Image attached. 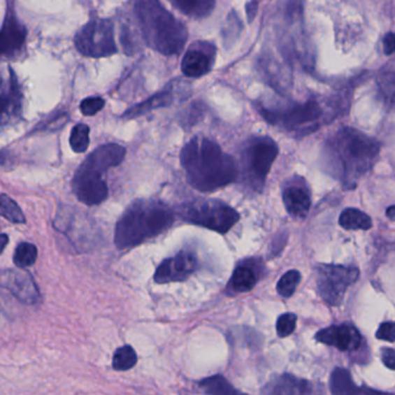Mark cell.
Wrapping results in <instances>:
<instances>
[{
  "label": "cell",
  "instance_id": "32",
  "mask_svg": "<svg viewBox=\"0 0 395 395\" xmlns=\"http://www.w3.org/2000/svg\"><path fill=\"white\" fill-rule=\"evenodd\" d=\"M297 326V315L294 313H285L277 320V334L280 338H287L294 333Z\"/></svg>",
  "mask_w": 395,
  "mask_h": 395
},
{
  "label": "cell",
  "instance_id": "9",
  "mask_svg": "<svg viewBox=\"0 0 395 395\" xmlns=\"http://www.w3.org/2000/svg\"><path fill=\"white\" fill-rule=\"evenodd\" d=\"M261 115L271 124L278 125L287 130H301L313 124L322 115L320 105L308 101L284 109L260 108Z\"/></svg>",
  "mask_w": 395,
  "mask_h": 395
},
{
  "label": "cell",
  "instance_id": "3",
  "mask_svg": "<svg viewBox=\"0 0 395 395\" xmlns=\"http://www.w3.org/2000/svg\"><path fill=\"white\" fill-rule=\"evenodd\" d=\"M174 213L157 199H138L125 210L116 224L115 243L120 250L138 246L168 230Z\"/></svg>",
  "mask_w": 395,
  "mask_h": 395
},
{
  "label": "cell",
  "instance_id": "17",
  "mask_svg": "<svg viewBox=\"0 0 395 395\" xmlns=\"http://www.w3.org/2000/svg\"><path fill=\"white\" fill-rule=\"evenodd\" d=\"M284 206L291 217L303 220L311 209V193L304 179L296 178L287 182L282 193Z\"/></svg>",
  "mask_w": 395,
  "mask_h": 395
},
{
  "label": "cell",
  "instance_id": "27",
  "mask_svg": "<svg viewBox=\"0 0 395 395\" xmlns=\"http://www.w3.org/2000/svg\"><path fill=\"white\" fill-rule=\"evenodd\" d=\"M38 260V248L29 243H21L14 252V264L19 269L31 267Z\"/></svg>",
  "mask_w": 395,
  "mask_h": 395
},
{
  "label": "cell",
  "instance_id": "4",
  "mask_svg": "<svg viewBox=\"0 0 395 395\" xmlns=\"http://www.w3.org/2000/svg\"><path fill=\"white\" fill-rule=\"evenodd\" d=\"M136 15L145 43L165 56L179 55L187 42L186 26L156 0H141Z\"/></svg>",
  "mask_w": 395,
  "mask_h": 395
},
{
  "label": "cell",
  "instance_id": "39",
  "mask_svg": "<svg viewBox=\"0 0 395 395\" xmlns=\"http://www.w3.org/2000/svg\"><path fill=\"white\" fill-rule=\"evenodd\" d=\"M257 7H259V3H257V1H250V3H246V13L250 22H252L254 20V17L257 15Z\"/></svg>",
  "mask_w": 395,
  "mask_h": 395
},
{
  "label": "cell",
  "instance_id": "21",
  "mask_svg": "<svg viewBox=\"0 0 395 395\" xmlns=\"http://www.w3.org/2000/svg\"><path fill=\"white\" fill-rule=\"evenodd\" d=\"M331 392L333 395H393L378 392L368 387H357L352 375L345 368H335L331 375Z\"/></svg>",
  "mask_w": 395,
  "mask_h": 395
},
{
  "label": "cell",
  "instance_id": "38",
  "mask_svg": "<svg viewBox=\"0 0 395 395\" xmlns=\"http://www.w3.org/2000/svg\"><path fill=\"white\" fill-rule=\"evenodd\" d=\"M384 50L386 55H392L394 52V34L392 31L384 38Z\"/></svg>",
  "mask_w": 395,
  "mask_h": 395
},
{
  "label": "cell",
  "instance_id": "29",
  "mask_svg": "<svg viewBox=\"0 0 395 395\" xmlns=\"http://www.w3.org/2000/svg\"><path fill=\"white\" fill-rule=\"evenodd\" d=\"M137 363V354L130 345H124L116 350L113 357V368L116 371H127L135 366Z\"/></svg>",
  "mask_w": 395,
  "mask_h": 395
},
{
  "label": "cell",
  "instance_id": "2",
  "mask_svg": "<svg viewBox=\"0 0 395 395\" xmlns=\"http://www.w3.org/2000/svg\"><path fill=\"white\" fill-rule=\"evenodd\" d=\"M180 160L190 186L211 193L236 182L239 176L238 164L224 152L216 142L195 137L183 146Z\"/></svg>",
  "mask_w": 395,
  "mask_h": 395
},
{
  "label": "cell",
  "instance_id": "10",
  "mask_svg": "<svg viewBox=\"0 0 395 395\" xmlns=\"http://www.w3.org/2000/svg\"><path fill=\"white\" fill-rule=\"evenodd\" d=\"M54 227L58 232L64 234L77 247L86 248L94 245L96 231L93 222L84 215L76 213L75 210L65 206L58 211Z\"/></svg>",
  "mask_w": 395,
  "mask_h": 395
},
{
  "label": "cell",
  "instance_id": "34",
  "mask_svg": "<svg viewBox=\"0 0 395 395\" xmlns=\"http://www.w3.org/2000/svg\"><path fill=\"white\" fill-rule=\"evenodd\" d=\"M380 91L385 95L386 101L389 100L392 105L394 100V71L393 68H389V72L386 70V73H382V79L380 81Z\"/></svg>",
  "mask_w": 395,
  "mask_h": 395
},
{
  "label": "cell",
  "instance_id": "7",
  "mask_svg": "<svg viewBox=\"0 0 395 395\" xmlns=\"http://www.w3.org/2000/svg\"><path fill=\"white\" fill-rule=\"evenodd\" d=\"M77 50L86 57H108L117 52L114 24L108 19H93L76 34Z\"/></svg>",
  "mask_w": 395,
  "mask_h": 395
},
{
  "label": "cell",
  "instance_id": "33",
  "mask_svg": "<svg viewBox=\"0 0 395 395\" xmlns=\"http://www.w3.org/2000/svg\"><path fill=\"white\" fill-rule=\"evenodd\" d=\"M105 107V100L100 96H91L85 99L80 103V110L82 115L93 116L98 114Z\"/></svg>",
  "mask_w": 395,
  "mask_h": 395
},
{
  "label": "cell",
  "instance_id": "40",
  "mask_svg": "<svg viewBox=\"0 0 395 395\" xmlns=\"http://www.w3.org/2000/svg\"><path fill=\"white\" fill-rule=\"evenodd\" d=\"M7 243H8V237L6 234H1L0 236V254L3 253V250L6 248Z\"/></svg>",
  "mask_w": 395,
  "mask_h": 395
},
{
  "label": "cell",
  "instance_id": "25",
  "mask_svg": "<svg viewBox=\"0 0 395 395\" xmlns=\"http://www.w3.org/2000/svg\"><path fill=\"white\" fill-rule=\"evenodd\" d=\"M257 282V271L246 264L236 268L230 280V287L234 292L243 294L252 290Z\"/></svg>",
  "mask_w": 395,
  "mask_h": 395
},
{
  "label": "cell",
  "instance_id": "42",
  "mask_svg": "<svg viewBox=\"0 0 395 395\" xmlns=\"http://www.w3.org/2000/svg\"><path fill=\"white\" fill-rule=\"evenodd\" d=\"M386 215L389 216V220H394V206H389V210H387V213H386Z\"/></svg>",
  "mask_w": 395,
  "mask_h": 395
},
{
  "label": "cell",
  "instance_id": "19",
  "mask_svg": "<svg viewBox=\"0 0 395 395\" xmlns=\"http://www.w3.org/2000/svg\"><path fill=\"white\" fill-rule=\"evenodd\" d=\"M317 342L331 345L341 352L355 350L361 343V334L350 324H340L317 331L315 335Z\"/></svg>",
  "mask_w": 395,
  "mask_h": 395
},
{
  "label": "cell",
  "instance_id": "14",
  "mask_svg": "<svg viewBox=\"0 0 395 395\" xmlns=\"http://www.w3.org/2000/svg\"><path fill=\"white\" fill-rule=\"evenodd\" d=\"M125 155L127 150L115 143L99 146L98 149L93 151L81 164L76 173L101 178L102 174L108 169L119 166L124 160Z\"/></svg>",
  "mask_w": 395,
  "mask_h": 395
},
{
  "label": "cell",
  "instance_id": "12",
  "mask_svg": "<svg viewBox=\"0 0 395 395\" xmlns=\"http://www.w3.org/2000/svg\"><path fill=\"white\" fill-rule=\"evenodd\" d=\"M27 38V28L17 19L13 8L8 7L3 27L0 29V62L20 56Z\"/></svg>",
  "mask_w": 395,
  "mask_h": 395
},
{
  "label": "cell",
  "instance_id": "6",
  "mask_svg": "<svg viewBox=\"0 0 395 395\" xmlns=\"http://www.w3.org/2000/svg\"><path fill=\"white\" fill-rule=\"evenodd\" d=\"M180 216L183 220L216 231L218 234H227L239 222V213L217 199H195L181 206Z\"/></svg>",
  "mask_w": 395,
  "mask_h": 395
},
{
  "label": "cell",
  "instance_id": "20",
  "mask_svg": "<svg viewBox=\"0 0 395 395\" xmlns=\"http://www.w3.org/2000/svg\"><path fill=\"white\" fill-rule=\"evenodd\" d=\"M176 92H178V89H176L175 82H171L164 91L159 92V93L152 95L151 98L148 99L142 103L129 108L122 115V117L127 120L136 119V117H139V116L145 115L148 113L152 112L155 109L168 107V106L174 103L176 94H178Z\"/></svg>",
  "mask_w": 395,
  "mask_h": 395
},
{
  "label": "cell",
  "instance_id": "15",
  "mask_svg": "<svg viewBox=\"0 0 395 395\" xmlns=\"http://www.w3.org/2000/svg\"><path fill=\"white\" fill-rule=\"evenodd\" d=\"M196 267V257L193 254L180 252L175 257L162 261L155 274V280L158 284L182 282L193 274Z\"/></svg>",
  "mask_w": 395,
  "mask_h": 395
},
{
  "label": "cell",
  "instance_id": "11",
  "mask_svg": "<svg viewBox=\"0 0 395 395\" xmlns=\"http://www.w3.org/2000/svg\"><path fill=\"white\" fill-rule=\"evenodd\" d=\"M22 114V93L17 76L8 69L6 76L0 75V128L17 123Z\"/></svg>",
  "mask_w": 395,
  "mask_h": 395
},
{
  "label": "cell",
  "instance_id": "24",
  "mask_svg": "<svg viewBox=\"0 0 395 395\" xmlns=\"http://www.w3.org/2000/svg\"><path fill=\"white\" fill-rule=\"evenodd\" d=\"M338 224L345 230L349 231H368L372 227L371 217L355 208H348L343 210L341 216L338 218Z\"/></svg>",
  "mask_w": 395,
  "mask_h": 395
},
{
  "label": "cell",
  "instance_id": "37",
  "mask_svg": "<svg viewBox=\"0 0 395 395\" xmlns=\"http://www.w3.org/2000/svg\"><path fill=\"white\" fill-rule=\"evenodd\" d=\"M382 358L384 364L391 370H394L395 366V352L392 348H384L382 352Z\"/></svg>",
  "mask_w": 395,
  "mask_h": 395
},
{
  "label": "cell",
  "instance_id": "16",
  "mask_svg": "<svg viewBox=\"0 0 395 395\" xmlns=\"http://www.w3.org/2000/svg\"><path fill=\"white\" fill-rule=\"evenodd\" d=\"M216 56L215 45L204 42L194 44L182 58L181 70L189 78H199L209 73Z\"/></svg>",
  "mask_w": 395,
  "mask_h": 395
},
{
  "label": "cell",
  "instance_id": "22",
  "mask_svg": "<svg viewBox=\"0 0 395 395\" xmlns=\"http://www.w3.org/2000/svg\"><path fill=\"white\" fill-rule=\"evenodd\" d=\"M264 395H315V392L311 382L294 375H282L269 384Z\"/></svg>",
  "mask_w": 395,
  "mask_h": 395
},
{
  "label": "cell",
  "instance_id": "30",
  "mask_svg": "<svg viewBox=\"0 0 395 395\" xmlns=\"http://www.w3.org/2000/svg\"><path fill=\"white\" fill-rule=\"evenodd\" d=\"M70 145L76 153H84L89 146V127L86 124H77L73 127L70 136Z\"/></svg>",
  "mask_w": 395,
  "mask_h": 395
},
{
  "label": "cell",
  "instance_id": "41",
  "mask_svg": "<svg viewBox=\"0 0 395 395\" xmlns=\"http://www.w3.org/2000/svg\"><path fill=\"white\" fill-rule=\"evenodd\" d=\"M7 159H8V157H7L6 152L0 151V165H5Z\"/></svg>",
  "mask_w": 395,
  "mask_h": 395
},
{
  "label": "cell",
  "instance_id": "13",
  "mask_svg": "<svg viewBox=\"0 0 395 395\" xmlns=\"http://www.w3.org/2000/svg\"><path fill=\"white\" fill-rule=\"evenodd\" d=\"M0 287L10 291L17 301L26 305L38 304L40 290L34 278L24 269L0 271Z\"/></svg>",
  "mask_w": 395,
  "mask_h": 395
},
{
  "label": "cell",
  "instance_id": "28",
  "mask_svg": "<svg viewBox=\"0 0 395 395\" xmlns=\"http://www.w3.org/2000/svg\"><path fill=\"white\" fill-rule=\"evenodd\" d=\"M0 216H3L10 223H26V217L22 210L20 209V206H17L14 199L7 196L5 194L0 195Z\"/></svg>",
  "mask_w": 395,
  "mask_h": 395
},
{
  "label": "cell",
  "instance_id": "5",
  "mask_svg": "<svg viewBox=\"0 0 395 395\" xmlns=\"http://www.w3.org/2000/svg\"><path fill=\"white\" fill-rule=\"evenodd\" d=\"M278 156V146L271 137H255L246 142L240 155L239 174L253 192L264 189L271 166Z\"/></svg>",
  "mask_w": 395,
  "mask_h": 395
},
{
  "label": "cell",
  "instance_id": "8",
  "mask_svg": "<svg viewBox=\"0 0 395 395\" xmlns=\"http://www.w3.org/2000/svg\"><path fill=\"white\" fill-rule=\"evenodd\" d=\"M359 277V271L352 266L321 264L317 268V285L321 298L331 306L341 304L345 292Z\"/></svg>",
  "mask_w": 395,
  "mask_h": 395
},
{
  "label": "cell",
  "instance_id": "1",
  "mask_svg": "<svg viewBox=\"0 0 395 395\" xmlns=\"http://www.w3.org/2000/svg\"><path fill=\"white\" fill-rule=\"evenodd\" d=\"M380 144L364 132L342 128L324 143V171L343 186H355L378 160Z\"/></svg>",
  "mask_w": 395,
  "mask_h": 395
},
{
  "label": "cell",
  "instance_id": "35",
  "mask_svg": "<svg viewBox=\"0 0 395 395\" xmlns=\"http://www.w3.org/2000/svg\"><path fill=\"white\" fill-rule=\"evenodd\" d=\"M375 336L379 340L392 343V342H394L395 338L394 324L393 322H384V324H380V327H379Z\"/></svg>",
  "mask_w": 395,
  "mask_h": 395
},
{
  "label": "cell",
  "instance_id": "18",
  "mask_svg": "<svg viewBox=\"0 0 395 395\" xmlns=\"http://www.w3.org/2000/svg\"><path fill=\"white\" fill-rule=\"evenodd\" d=\"M72 188L77 199L86 206H99L108 197L107 183L98 176L76 173Z\"/></svg>",
  "mask_w": 395,
  "mask_h": 395
},
{
  "label": "cell",
  "instance_id": "36",
  "mask_svg": "<svg viewBox=\"0 0 395 395\" xmlns=\"http://www.w3.org/2000/svg\"><path fill=\"white\" fill-rule=\"evenodd\" d=\"M68 115H65V114H62V115H58L55 117L54 120H50V121H48L47 123H44L42 127H41V130H58V129L63 128L64 127L65 123H68Z\"/></svg>",
  "mask_w": 395,
  "mask_h": 395
},
{
  "label": "cell",
  "instance_id": "26",
  "mask_svg": "<svg viewBox=\"0 0 395 395\" xmlns=\"http://www.w3.org/2000/svg\"><path fill=\"white\" fill-rule=\"evenodd\" d=\"M199 387L208 395H247L240 392L230 382H227L223 375H213L210 378L203 379L199 382Z\"/></svg>",
  "mask_w": 395,
  "mask_h": 395
},
{
  "label": "cell",
  "instance_id": "23",
  "mask_svg": "<svg viewBox=\"0 0 395 395\" xmlns=\"http://www.w3.org/2000/svg\"><path fill=\"white\" fill-rule=\"evenodd\" d=\"M171 3L187 17L196 19L208 17L216 5L213 0H172Z\"/></svg>",
  "mask_w": 395,
  "mask_h": 395
},
{
  "label": "cell",
  "instance_id": "31",
  "mask_svg": "<svg viewBox=\"0 0 395 395\" xmlns=\"http://www.w3.org/2000/svg\"><path fill=\"white\" fill-rule=\"evenodd\" d=\"M301 275L298 271H289L280 277L277 283V292L284 298H289L297 290L301 283Z\"/></svg>",
  "mask_w": 395,
  "mask_h": 395
}]
</instances>
